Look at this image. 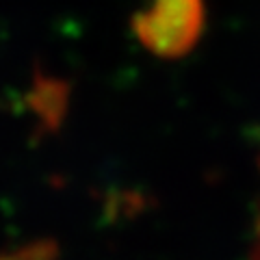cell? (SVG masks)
<instances>
[{
    "label": "cell",
    "mask_w": 260,
    "mask_h": 260,
    "mask_svg": "<svg viewBox=\"0 0 260 260\" xmlns=\"http://www.w3.org/2000/svg\"><path fill=\"white\" fill-rule=\"evenodd\" d=\"M204 0H150L133 18L135 37L160 59L189 54L204 35Z\"/></svg>",
    "instance_id": "1"
}]
</instances>
